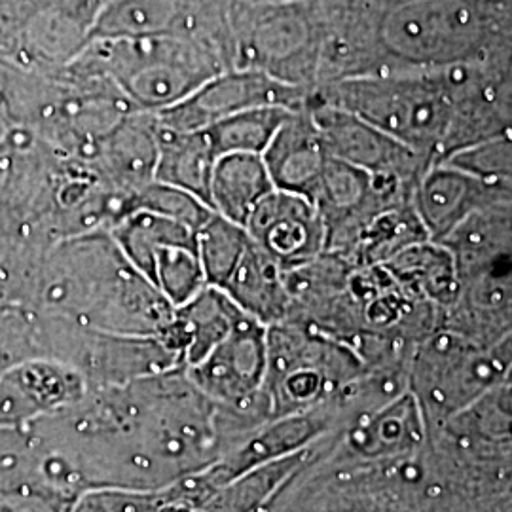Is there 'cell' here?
<instances>
[{
  "label": "cell",
  "instance_id": "obj_8",
  "mask_svg": "<svg viewBox=\"0 0 512 512\" xmlns=\"http://www.w3.org/2000/svg\"><path fill=\"white\" fill-rule=\"evenodd\" d=\"M107 0H0V59L37 73L67 67L93 40Z\"/></svg>",
  "mask_w": 512,
  "mask_h": 512
},
{
  "label": "cell",
  "instance_id": "obj_29",
  "mask_svg": "<svg viewBox=\"0 0 512 512\" xmlns=\"http://www.w3.org/2000/svg\"><path fill=\"white\" fill-rule=\"evenodd\" d=\"M29 359H40L35 313L23 304H0V376Z\"/></svg>",
  "mask_w": 512,
  "mask_h": 512
},
{
  "label": "cell",
  "instance_id": "obj_6",
  "mask_svg": "<svg viewBox=\"0 0 512 512\" xmlns=\"http://www.w3.org/2000/svg\"><path fill=\"white\" fill-rule=\"evenodd\" d=\"M33 313L37 317L40 359L73 366L86 380L88 389L124 385L183 366L160 336L116 334Z\"/></svg>",
  "mask_w": 512,
  "mask_h": 512
},
{
  "label": "cell",
  "instance_id": "obj_17",
  "mask_svg": "<svg viewBox=\"0 0 512 512\" xmlns=\"http://www.w3.org/2000/svg\"><path fill=\"white\" fill-rule=\"evenodd\" d=\"M329 158L308 107L289 114L262 154L274 188L304 196L310 202Z\"/></svg>",
  "mask_w": 512,
  "mask_h": 512
},
{
  "label": "cell",
  "instance_id": "obj_32",
  "mask_svg": "<svg viewBox=\"0 0 512 512\" xmlns=\"http://www.w3.org/2000/svg\"><path fill=\"white\" fill-rule=\"evenodd\" d=\"M325 512H365V511H359V509H332V511H325Z\"/></svg>",
  "mask_w": 512,
  "mask_h": 512
},
{
  "label": "cell",
  "instance_id": "obj_13",
  "mask_svg": "<svg viewBox=\"0 0 512 512\" xmlns=\"http://www.w3.org/2000/svg\"><path fill=\"white\" fill-rule=\"evenodd\" d=\"M311 118L332 158L355 165L374 177L418 184L429 162L416 150L370 126L346 110L317 103L310 97Z\"/></svg>",
  "mask_w": 512,
  "mask_h": 512
},
{
  "label": "cell",
  "instance_id": "obj_1",
  "mask_svg": "<svg viewBox=\"0 0 512 512\" xmlns=\"http://www.w3.org/2000/svg\"><path fill=\"white\" fill-rule=\"evenodd\" d=\"M25 306L40 315L131 336H160L175 315L109 230L55 241Z\"/></svg>",
  "mask_w": 512,
  "mask_h": 512
},
{
  "label": "cell",
  "instance_id": "obj_16",
  "mask_svg": "<svg viewBox=\"0 0 512 512\" xmlns=\"http://www.w3.org/2000/svg\"><path fill=\"white\" fill-rule=\"evenodd\" d=\"M80 160L122 196L152 183L158 162L156 114L131 112Z\"/></svg>",
  "mask_w": 512,
  "mask_h": 512
},
{
  "label": "cell",
  "instance_id": "obj_26",
  "mask_svg": "<svg viewBox=\"0 0 512 512\" xmlns=\"http://www.w3.org/2000/svg\"><path fill=\"white\" fill-rule=\"evenodd\" d=\"M152 283L173 308H181L207 287L198 241L164 243L154 253Z\"/></svg>",
  "mask_w": 512,
  "mask_h": 512
},
{
  "label": "cell",
  "instance_id": "obj_27",
  "mask_svg": "<svg viewBox=\"0 0 512 512\" xmlns=\"http://www.w3.org/2000/svg\"><path fill=\"white\" fill-rule=\"evenodd\" d=\"M459 437L469 442L512 440V387L499 384L452 416Z\"/></svg>",
  "mask_w": 512,
  "mask_h": 512
},
{
  "label": "cell",
  "instance_id": "obj_19",
  "mask_svg": "<svg viewBox=\"0 0 512 512\" xmlns=\"http://www.w3.org/2000/svg\"><path fill=\"white\" fill-rule=\"evenodd\" d=\"M220 291L228 294L239 310L255 317L266 327L277 325L289 317L291 296L287 291L285 270L253 239L234 274Z\"/></svg>",
  "mask_w": 512,
  "mask_h": 512
},
{
  "label": "cell",
  "instance_id": "obj_23",
  "mask_svg": "<svg viewBox=\"0 0 512 512\" xmlns=\"http://www.w3.org/2000/svg\"><path fill=\"white\" fill-rule=\"evenodd\" d=\"M54 243L21 220L0 217V304H27Z\"/></svg>",
  "mask_w": 512,
  "mask_h": 512
},
{
  "label": "cell",
  "instance_id": "obj_21",
  "mask_svg": "<svg viewBox=\"0 0 512 512\" xmlns=\"http://www.w3.org/2000/svg\"><path fill=\"white\" fill-rule=\"evenodd\" d=\"M274 190L262 156L226 154L213 169L209 207L220 217L245 226L253 209Z\"/></svg>",
  "mask_w": 512,
  "mask_h": 512
},
{
  "label": "cell",
  "instance_id": "obj_15",
  "mask_svg": "<svg viewBox=\"0 0 512 512\" xmlns=\"http://www.w3.org/2000/svg\"><path fill=\"white\" fill-rule=\"evenodd\" d=\"M512 196V181H486L473 173L437 162L421 175L414 202L431 241H444L475 211Z\"/></svg>",
  "mask_w": 512,
  "mask_h": 512
},
{
  "label": "cell",
  "instance_id": "obj_25",
  "mask_svg": "<svg viewBox=\"0 0 512 512\" xmlns=\"http://www.w3.org/2000/svg\"><path fill=\"white\" fill-rule=\"evenodd\" d=\"M196 241L207 285L224 289L251 243L247 228L213 211L196 232Z\"/></svg>",
  "mask_w": 512,
  "mask_h": 512
},
{
  "label": "cell",
  "instance_id": "obj_7",
  "mask_svg": "<svg viewBox=\"0 0 512 512\" xmlns=\"http://www.w3.org/2000/svg\"><path fill=\"white\" fill-rule=\"evenodd\" d=\"M512 365V332L484 346L459 330H439L414 359V395L421 406L456 416L505 382Z\"/></svg>",
  "mask_w": 512,
  "mask_h": 512
},
{
  "label": "cell",
  "instance_id": "obj_11",
  "mask_svg": "<svg viewBox=\"0 0 512 512\" xmlns=\"http://www.w3.org/2000/svg\"><path fill=\"white\" fill-rule=\"evenodd\" d=\"M311 93L283 84L268 74L247 69H226L207 80L184 101L156 114L160 126L177 131L209 128L226 116L262 107L306 109Z\"/></svg>",
  "mask_w": 512,
  "mask_h": 512
},
{
  "label": "cell",
  "instance_id": "obj_33",
  "mask_svg": "<svg viewBox=\"0 0 512 512\" xmlns=\"http://www.w3.org/2000/svg\"><path fill=\"white\" fill-rule=\"evenodd\" d=\"M505 384L511 385L512 387V365L511 368H509V374H507V378H505Z\"/></svg>",
  "mask_w": 512,
  "mask_h": 512
},
{
  "label": "cell",
  "instance_id": "obj_4",
  "mask_svg": "<svg viewBox=\"0 0 512 512\" xmlns=\"http://www.w3.org/2000/svg\"><path fill=\"white\" fill-rule=\"evenodd\" d=\"M232 69L268 74L308 92L319 86L325 25L317 0H234Z\"/></svg>",
  "mask_w": 512,
  "mask_h": 512
},
{
  "label": "cell",
  "instance_id": "obj_20",
  "mask_svg": "<svg viewBox=\"0 0 512 512\" xmlns=\"http://www.w3.org/2000/svg\"><path fill=\"white\" fill-rule=\"evenodd\" d=\"M217 160L205 129L177 131L158 124L154 181L181 188L209 205V186Z\"/></svg>",
  "mask_w": 512,
  "mask_h": 512
},
{
  "label": "cell",
  "instance_id": "obj_14",
  "mask_svg": "<svg viewBox=\"0 0 512 512\" xmlns=\"http://www.w3.org/2000/svg\"><path fill=\"white\" fill-rule=\"evenodd\" d=\"M245 228L283 270L308 264L327 249V230L317 207L293 192L274 188L253 209Z\"/></svg>",
  "mask_w": 512,
  "mask_h": 512
},
{
  "label": "cell",
  "instance_id": "obj_22",
  "mask_svg": "<svg viewBox=\"0 0 512 512\" xmlns=\"http://www.w3.org/2000/svg\"><path fill=\"white\" fill-rule=\"evenodd\" d=\"M384 266L406 293L420 294L421 298L452 304L458 300L459 274L456 258L437 241H420L401 253L391 256Z\"/></svg>",
  "mask_w": 512,
  "mask_h": 512
},
{
  "label": "cell",
  "instance_id": "obj_10",
  "mask_svg": "<svg viewBox=\"0 0 512 512\" xmlns=\"http://www.w3.org/2000/svg\"><path fill=\"white\" fill-rule=\"evenodd\" d=\"M268 368V327L241 311L226 338L186 374L213 403L268 421L262 387Z\"/></svg>",
  "mask_w": 512,
  "mask_h": 512
},
{
  "label": "cell",
  "instance_id": "obj_2",
  "mask_svg": "<svg viewBox=\"0 0 512 512\" xmlns=\"http://www.w3.org/2000/svg\"><path fill=\"white\" fill-rule=\"evenodd\" d=\"M482 67L484 63L349 76L321 84L311 99L359 116L433 165L440 162L461 105L478 84Z\"/></svg>",
  "mask_w": 512,
  "mask_h": 512
},
{
  "label": "cell",
  "instance_id": "obj_30",
  "mask_svg": "<svg viewBox=\"0 0 512 512\" xmlns=\"http://www.w3.org/2000/svg\"><path fill=\"white\" fill-rule=\"evenodd\" d=\"M162 501V490L93 488L74 499L65 512H154Z\"/></svg>",
  "mask_w": 512,
  "mask_h": 512
},
{
  "label": "cell",
  "instance_id": "obj_28",
  "mask_svg": "<svg viewBox=\"0 0 512 512\" xmlns=\"http://www.w3.org/2000/svg\"><path fill=\"white\" fill-rule=\"evenodd\" d=\"M131 211H148L179 220L190 226L194 232L202 228L203 222L211 217L213 209L200 198L184 192L181 188L152 181L147 186L131 192L124 200L122 215Z\"/></svg>",
  "mask_w": 512,
  "mask_h": 512
},
{
  "label": "cell",
  "instance_id": "obj_18",
  "mask_svg": "<svg viewBox=\"0 0 512 512\" xmlns=\"http://www.w3.org/2000/svg\"><path fill=\"white\" fill-rule=\"evenodd\" d=\"M421 442L423 406L414 393H401L357 414L344 437L349 454L363 459L403 456L416 450Z\"/></svg>",
  "mask_w": 512,
  "mask_h": 512
},
{
  "label": "cell",
  "instance_id": "obj_31",
  "mask_svg": "<svg viewBox=\"0 0 512 512\" xmlns=\"http://www.w3.org/2000/svg\"><path fill=\"white\" fill-rule=\"evenodd\" d=\"M12 131L8 116H6V109H4V99H2V90H0V143L4 141V137Z\"/></svg>",
  "mask_w": 512,
  "mask_h": 512
},
{
  "label": "cell",
  "instance_id": "obj_12",
  "mask_svg": "<svg viewBox=\"0 0 512 512\" xmlns=\"http://www.w3.org/2000/svg\"><path fill=\"white\" fill-rule=\"evenodd\" d=\"M340 420L342 410L332 399L311 410L264 421L238 446H234L213 465L198 471L196 475L205 488L217 490L256 467L308 450L319 440L327 439L340 425Z\"/></svg>",
  "mask_w": 512,
  "mask_h": 512
},
{
  "label": "cell",
  "instance_id": "obj_3",
  "mask_svg": "<svg viewBox=\"0 0 512 512\" xmlns=\"http://www.w3.org/2000/svg\"><path fill=\"white\" fill-rule=\"evenodd\" d=\"M74 61L101 74L139 112L158 114L184 101L228 67L192 38H93Z\"/></svg>",
  "mask_w": 512,
  "mask_h": 512
},
{
  "label": "cell",
  "instance_id": "obj_9",
  "mask_svg": "<svg viewBox=\"0 0 512 512\" xmlns=\"http://www.w3.org/2000/svg\"><path fill=\"white\" fill-rule=\"evenodd\" d=\"M232 4L234 0H107L93 38H192L232 69Z\"/></svg>",
  "mask_w": 512,
  "mask_h": 512
},
{
  "label": "cell",
  "instance_id": "obj_24",
  "mask_svg": "<svg viewBox=\"0 0 512 512\" xmlns=\"http://www.w3.org/2000/svg\"><path fill=\"white\" fill-rule=\"evenodd\" d=\"M291 112L283 107L243 110L211 124L205 133L217 158L226 154L262 156Z\"/></svg>",
  "mask_w": 512,
  "mask_h": 512
},
{
  "label": "cell",
  "instance_id": "obj_5",
  "mask_svg": "<svg viewBox=\"0 0 512 512\" xmlns=\"http://www.w3.org/2000/svg\"><path fill=\"white\" fill-rule=\"evenodd\" d=\"M366 370L346 342L298 321L268 327V368L262 399L268 418H283L332 401Z\"/></svg>",
  "mask_w": 512,
  "mask_h": 512
}]
</instances>
